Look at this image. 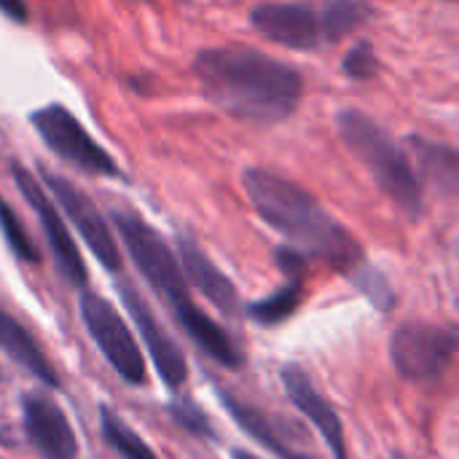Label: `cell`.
Wrapping results in <instances>:
<instances>
[{
  "label": "cell",
  "instance_id": "2e32d148",
  "mask_svg": "<svg viewBox=\"0 0 459 459\" xmlns=\"http://www.w3.org/2000/svg\"><path fill=\"white\" fill-rule=\"evenodd\" d=\"M218 398H221V403L226 406V411L231 414V420H234L250 438H255L261 446H266L274 457L317 459L312 457V455H304V452L293 449V444H290L285 428L277 425L274 417H269L266 411H261V409H255V406H250V403H245V401H237L229 390H218Z\"/></svg>",
  "mask_w": 459,
  "mask_h": 459
},
{
  "label": "cell",
  "instance_id": "ac0fdd59",
  "mask_svg": "<svg viewBox=\"0 0 459 459\" xmlns=\"http://www.w3.org/2000/svg\"><path fill=\"white\" fill-rule=\"evenodd\" d=\"M325 43H336L347 38L352 30L363 27L374 16V5L368 0H325L320 5Z\"/></svg>",
  "mask_w": 459,
  "mask_h": 459
},
{
  "label": "cell",
  "instance_id": "83f0119b",
  "mask_svg": "<svg viewBox=\"0 0 459 459\" xmlns=\"http://www.w3.org/2000/svg\"><path fill=\"white\" fill-rule=\"evenodd\" d=\"M0 382H3V371H0Z\"/></svg>",
  "mask_w": 459,
  "mask_h": 459
},
{
  "label": "cell",
  "instance_id": "e0dca14e",
  "mask_svg": "<svg viewBox=\"0 0 459 459\" xmlns=\"http://www.w3.org/2000/svg\"><path fill=\"white\" fill-rule=\"evenodd\" d=\"M0 350L19 366L24 368L30 377H35L38 382H43L46 387L56 390L59 387V377L54 371V366L48 363L43 347L35 342V336L8 312L0 309Z\"/></svg>",
  "mask_w": 459,
  "mask_h": 459
},
{
  "label": "cell",
  "instance_id": "5bb4252c",
  "mask_svg": "<svg viewBox=\"0 0 459 459\" xmlns=\"http://www.w3.org/2000/svg\"><path fill=\"white\" fill-rule=\"evenodd\" d=\"M178 264L180 272L186 277L188 285H194L215 309H221L223 315H239L242 304H239V293L234 288V282L210 261V255L188 237H178Z\"/></svg>",
  "mask_w": 459,
  "mask_h": 459
},
{
  "label": "cell",
  "instance_id": "ba28073f",
  "mask_svg": "<svg viewBox=\"0 0 459 459\" xmlns=\"http://www.w3.org/2000/svg\"><path fill=\"white\" fill-rule=\"evenodd\" d=\"M13 180L22 191V196L27 199V204L35 210L38 221H40V229L46 234V242H48V250H51V258L59 269V274L75 285V288H86V264L81 258V250L78 245L73 242V234L70 229L65 226L59 210L54 207V202L48 199V194L35 183V178L30 175V169H24L22 164H13Z\"/></svg>",
  "mask_w": 459,
  "mask_h": 459
},
{
  "label": "cell",
  "instance_id": "cb8c5ba5",
  "mask_svg": "<svg viewBox=\"0 0 459 459\" xmlns=\"http://www.w3.org/2000/svg\"><path fill=\"white\" fill-rule=\"evenodd\" d=\"M342 70H344V75H350L355 81H371L379 73V56H377L374 46L371 43H355L344 54Z\"/></svg>",
  "mask_w": 459,
  "mask_h": 459
},
{
  "label": "cell",
  "instance_id": "9a60e30c",
  "mask_svg": "<svg viewBox=\"0 0 459 459\" xmlns=\"http://www.w3.org/2000/svg\"><path fill=\"white\" fill-rule=\"evenodd\" d=\"M169 312H172V317L178 320V325L183 328V333L210 358V360H215L218 366H223V368H231V371H237L242 363H245V355H242V350L234 344V339L207 315V312H202L196 304H194V299H183L180 304H175V307H169Z\"/></svg>",
  "mask_w": 459,
  "mask_h": 459
},
{
  "label": "cell",
  "instance_id": "9c48e42d",
  "mask_svg": "<svg viewBox=\"0 0 459 459\" xmlns=\"http://www.w3.org/2000/svg\"><path fill=\"white\" fill-rule=\"evenodd\" d=\"M43 183L51 191V196L59 202V207L65 210V215L70 218V223L75 226V231L83 237V242L89 245V250L94 253V258L108 269V272H121V250L116 245V237L108 226V221L100 215V210L94 207V202L70 180L43 169Z\"/></svg>",
  "mask_w": 459,
  "mask_h": 459
},
{
  "label": "cell",
  "instance_id": "4316f807",
  "mask_svg": "<svg viewBox=\"0 0 459 459\" xmlns=\"http://www.w3.org/2000/svg\"><path fill=\"white\" fill-rule=\"evenodd\" d=\"M390 459H403V457H401V455H393V457H390Z\"/></svg>",
  "mask_w": 459,
  "mask_h": 459
},
{
  "label": "cell",
  "instance_id": "d6986e66",
  "mask_svg": "<svg viewBox=\"0 0 459 459\" xmlns=\"http://www.w3.org/2000/svg\"><path fill=\"white\" fill-rule=\"evenodd\" d=\"M100 433L102 441L124 459H159L156 452L137 436V430H132L126 425V420L113 411L110 406H100Z\"/></svg>",
  "mask_w": 459,
  "mask_h": 459
},
{
  "label": "cell",
  "instance_id": "8992f818",
  "mask_svg": "<svg viewBox=\"0 0 459 459\" xmlns=\"http://www.w3.org/2000/svg\"><path fill=\"white\" fill-rule=\"evenodd\" d=\"M78 309H81V320H83L91 342L100 347V352L110 363V368L126 385H134V387L145 385L148 382L145 358H143L129 325L116 312V307L110 301H105L100 293L83 290L78 299Z\"/></svg>",
  "mask_w": 459,
  "mask_h": 459
},
{
  "label": "cell",
  "instance_id": "6da1fadb",
  "mask_svg": "<svg viewBox=\"0 0 459 459\" xmlns=\"http://www.w3.org/2000/svg\"><path fill=\"white\" fill-rule=\"evenodd\" d=\"M194 75L202 94L215 108L258 126L290 118L304 94V78L299 70L239 43L196 54Z\"/></svg>",
  "mask_w": 459,
  "mask_h": 459
},
{
  "label": "cell",
  "instance_id": "d4e9b609",
  "mask_svg": "<svg viewBox=\"0 0 459 459\" xmlns=\"http://www.w3.org/2000/svg\"><path fill=\"white\" fill-rule=\"evenodd\" d=\"M0 11H3L5 16L16 19V22H24V19H27V5H24V0H0Z\"/></svg>",
  "mask_w": 459,
  "mask_h": 459
},
{
  "label": "cell",
  "instance_id": "44dd1931",
  "mask_svg": "<svg viewBox=\"0 0 459 459\" xmlns=\"http://www.w3.org/2000/svg\"><path fill=\"white\" fill-rule=\"evenodd\" d=\"M411 148L420 159V167L422 172L438 183L441 188H446L449 194L457 191V153L455 148L449 145H436V143H428V140H411Z\"/></svg>",
  "mask_w": 459,
  "mask_h": 459
},
{
  "label": "cell",
  "instance_id": "52a82bcc",
  "mask_svg": "<svg viewBox=\"0 0 459 459\" xmlns=\"http://www.w3.org/2000/svg\"><path fill=\"white\" fill-rule=\"evenodd\" d=\"M457 355V331L406 323L390 336V360L395 371L409 382H433L441 379Z\"/></svg>",
  "mask_w": 459,
  "mask_h": 459
},
{
  "label": "cell",
  "instance_id": "277c9868",
  "mask_svg": "<svg viewBox=\"0 0 459 459\" xmlns=\"http://www.w3.org/2000/svg\"><path fill=\"white\" fill-rule=\"evenodd\" d=\"M113 223L137 272L167 301V307H175L183 299H191L178 255L151 223H145L137 212H129V210H116Z\"/></svg>",
  "mask_w": 459,
  "mask_h": 459
},
{
  "label": "cell",
  "instance_id": "ffe728a7",
  "mask_svg": "<svg viewBox=\"0 0 459 459\" xmlns=\"http://www.w3.org/2000/svg\"><path fill=\"white\" fill-rule=\"evenodd\" d=\"M301 301H304V285H301V280H290L285 288H280L277 293H272V296H266V299H261V301H253V304H247L245 307V315L253 320V323H258V325H280V323H285L288 317H293L296 315V309L301 307Z\"/></svg>",
  "mask_w": 459,
  "mask_h": 459
},
{
  "label": "cell",
  "instance_id": "8fae6325",
  "mask_svg": "<svg viewBox=\"0 0 459 459\" xmlns=\"http://www.w3.org/2000/svg\"><path fill=\"white\" fill-rule=\"evenodd\" d=\"M250 22L264 38L293 51H315L325 43L323 16L312 3H261Z\"/></svg>",
  "mask_w": 459,
  "mask_h": 459
},
{
  "label": "cell",
  "instance_id": "7402d4cb",
  "mask_svg": "<svg viewBox=\"0 0 459 459\" xmlns=\"http://www.w3.org/2000/svg\"><path fill=\"white\" fill-rule=\"evenodd\" d=\"M0 234H3V239L8 245V250L19 261H24V264H40V253H38L35 242L30 239V234L22 226L19 215L13 212V207L3 196H0Z\"/></svg>",
  "mask_w": 459,
  "mask_h": 459
},
{
  "label": "cell",
  "instance_id": "7c38bea8",
  "mask_svg": "<svg viewBox=\"0 0 459 459\" xmlns=\"http://www.w3.org/2000/svg\"><path fill=\"white\" fill-rule=\"evenodd\" d=\"M22 425L30 446L43 459H75L78 441L62 406L43 390L22 395Z\"/></svg>",
  "mask_w": 459,
  "mask_h": 459
},
{
  "label": "cell",
  "instance_id": "7a4b0ae2",
  "mask_svg": "<svg viewBox=\"0 0 459 459\" xmlns=\"http://www.w3.org/2000/svg\"><path fill=\"white\" fill-rule=\"evenodd\" d=\"M242 186L261 221L288 237L296 250L317 255L344 272L358 269L363 258L360 245L307 188L261 167L245 169Z\"/></svg>",
  "mask_w": 459,
  "mask_h": 459
},
{
  "label": "cell",
  "instance_id": "603a6c76",
  "mask_svg": "<svg viewBox=\"0 0 459 459\" xmlns=\"http://www.w3.org/2000/svg\"><path fill=\"white\" fill-rule=\"evenodd\" d=\"M169 417L178 428H183L194 438H215V430L207 420V414L191 401V398H175L169 403Z\"/></svg>",
  "mask_w": 459,
  "mask_h": 459
},
{
  "label": "cell",
  "instance_id": "4fadbf2b",
  "mask_svg": "<svg viewBox=\"0 0 459 459\" xmlns=\"http://www.w3.org/2000/svg\"><path fill=\"white\" fill-rule=\"evenodd\" d=\"M282 387L290 398V403L317 428L323 441L328 444L333 459H347V441H344V425L339 420V411L325 401V395L315 387L312 377L299 366L288 363L280 371Z\"/></svg>",
  "mask_w": 459,
  "mask_h": 459
},
{
  "label": "cell",
  "instance_id": "5b68a950",
  "mask_svg": "<svg viewBox=\"0 0 459 459\" xmlns=\"http://www.w3.org/2000/svg\"><path fill=\"white\" fill-rule=\"evenodd\" d=\"M35 132L40 140L70 167L86 172V175H100V178H118V164L116 159L83 129V124L59 102L43 105L30 116Z\"/></svg>",
  "mask_w": 459,
  "mask_h": 459
},
{
  "label": "cell",
  "instance_id": "3957f363",
  "mask_svg": "<svg viewBox=\"0 0 459 459\" xmlns=\"http://www.w3.org/2000/svg\"><path fill=\"white\" fill-rule=\"evenodd\" d=\"M336 124L344 145L368 169L377 186L409 218H417L422 212V183L406 151L377 121L355 108L342 110Z\"/></svg>",
  "mask_w": 459,
  "mask_h": 459
},
{
  "label": "cell",
  "instance_id": "30bf717a",
  "mask_svg": "<svg viewBox=\"0 0 459 459\" xmlns=\"http://www.w3.org/2000/svg\"><path fill=\"white\" fill-rule=\"evenodd\" d=\"M118 296L126 307V312L132 315L134 325H137V333L143 336L145 347H148V355L153 358V366L161 377V382L169 387V390H178L186 385L188 379V363H186V355L180 350V344L167 333V328L159 323V317L153 315V309L148 307V301L140 296V290L121 280L118 282Z\"/></svg>",
  "mask_w": 459,
  "mask_h": 459
},
{
  "label": "cell",
  "instance_id": "484cf974",
  "mask_svg": "<svg viewBox=\"0 0 459 459\" xmlns=\"http://www.w3.org/2000/svg\"><path fill=\"white\" fill-rule=\"evenodd\" d=\"M231 459H261L258 455H253V452H247V449H234L231 452Z\"/></svg>",
  "mask_w": 459,
  "mask_h": 459
}]
</instances>
